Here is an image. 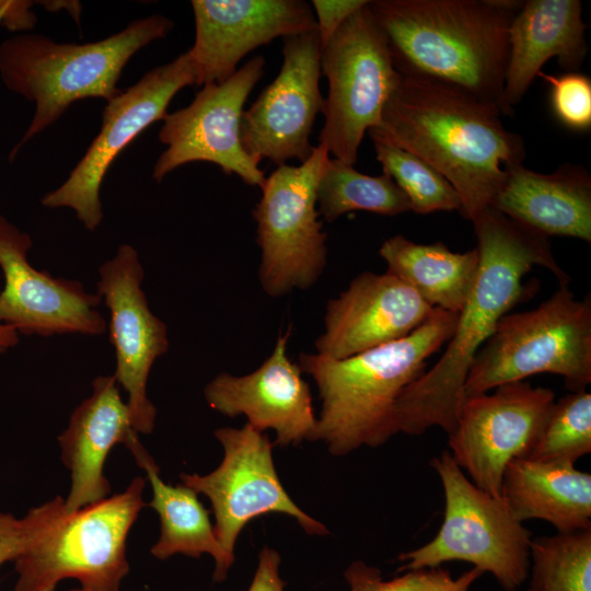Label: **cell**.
Returning <instances> with one entry per match:
<instances>
[{
  "instance_id": "obj_1",
  "label": "cell",
  "mask_w": 591,
  "mask_h": 591,
  "mask_svg": "<svg viewBox=\"0 0 591 591\" xmlns=\"http://www.w3.org/2000/svg\"><path fill=\"white\" fill-rule=\"evenodd\" d=\"M472 222L479 254L473 288L441 358L397 399L398 432L419 436L439 427L451 434L471 364L499 321L532 296L533 286L524 285L523 278L534 266L552 271L560 286L569 285L570 278L556 262L548 237L493 207L482 210Z\"/></svg>"
},
{
  "instance_id": "obj_2",
  "label": "cell",
  "mask_w": 591,
  "mask_h": 591,
  "mask_svg": "<svg viewBox=\"0 0 591 591\" xmlns=\"http://www.w3.org/2000/svg\"><path fill=\"white\" fill-rule=\"evenodd\" d=\"M501 115L459 86L399 72L378 128L444 176L460 197V213L472 221L491 206L507 169L525 158L523 139Z\"/></svg>"
},
{
  "instance_id": "obj_3",
  "label": "cell",
  "mask_w": 591,
  "mask_h": 591,
  "mask_svg": "<svg viewBox=\"0 0 591 591\" xmlns=\"http://www.w3.org/2000/svg\"><path fill=\"white\" fill-rule=\"evenodd\" d=\"M522 3L374 0L368 5L398 72L459 86L500 111L509 26Z\"/></svg>"
},
{
  "instance_id": "obj_4",
  "label": "cell",
  "mask_w": 591,
  "mask_h": 591,
  "mask_svg": "<svg viewBox=\"0 0 591 591\" xmlns=\"http://www.w3.org/2000/svg\"><path fill=\"white\" fill-rule=\"evenodd\" d=\"M456 320L457 313L434 308L407 336L358 355L333 359L300 354L298 364L314 379L322 402L314 440H322L333 455H346L396 434L397 399L425 372L427 359L450 340Z\"/></svg>"
},
{
  "instance_id": "obj_5",
  "label": "cell",
  "mask_w": 591,
  "mask_h": 591,
  "mask_svg": "<svg viewBox=\"0 0 591 591\" xmlns=\"http://www.w3.org/2000/svg\"><path fill=\"white\" fill-rule=\"evenodd\" d=\"M174 23L162 14L132 21L104 39L56 43L40 34L24 33L0 44V79L8 90L35 104L26 131L10 152L55 124L69 106L88 97L109 102L119 94L117 82L129 59L150 43L162 39Z\"/></svg>"
},
{
  "instance_id": "obj_6",
  "label": "cell",
  "mask_w": 591,
  "mask_h": 591,
  "mask_svg": "<svg viewBox=\"0 0 591 591\" xmlns=\"http://www.w3.org/2000/svg\"><path fill=\"white\" fill-rule=\"evenodd\" d=\"M561 375L570 392L591 383V299H575L568 286L536 309L508 313L476 354L465 396L538 374Z\"/></svg>"
},
{
  "instance_id": "obj_7",
  "label": "cell",
  "mask_w": 591,
  "mask_h": 591,
  "mask_svg": "<svg viewBox=\"0 0 591 591\" xmlns=\"http://www.w3.org/2000/svg\"><path fill=\"white\" fill-rule=\"evenodd\" d=\"M138 476L102 501L65 512L14 560V591H55L76 579L86 591H119L129 572L128 533L146 506Z\"/></svg>"
},
{
  "instance_id": "obj_8",
  "label": "cell",
  "mask_w": 591,
  "mask_h": 591,
  "mask_svg": "<svg viewBox=\"0 0 591 591\" xmlns=\"http://www.w3.org/2000/svg\"><path fill=\"white\" fill-rule=\"evenodd\" d=\"M430 464L443 488V521L431 541L399 554V571L466 561L491 573L505 591L519 590L529 578L531 532L501 497L474 485L449 451Z\"/></svg>"
},
{
  "instance_id": "obj_9",
  "label": "cell",
  "mask_w": 591,
  "mask_h": 591,
  "mask_svg": "<svg viewBox=\"0 0 591 591\" xmlns=\"http://www.w3.org/2000/svg\"><path fill=\"white\" fill-rule=\"evenodd\" d=\"M368 3L321 47V73L327 79L328 91L318 143L333 159L349 165L357 162L364 134L380 126L383 107L399 77Z\"/></svg>"
},
{
  "instance_id": "obj_10",
  "label": "cell",
  "mask_w": 591,
  "mask_h": 591,
  "mask_svg": "<svg viewBox=\"0 0 591 591\" xmlns=\"http://www.w3.org/2000/svg\"><path fill=\"white\" fill-rule=\"evenodd\" d=\"M329 159L318 143L304 162L279 165L260 187L252 215L260 248L258 278L269 297L309 289L325 268L327 234L318 220L316 189Z\"/></svg>"
},
{
  "instance_id": "obj_11",
  "label": "cell",
  "mask_w": 591,
  "mask_h": 591,
  "mask_svg": "<svg viewBox=\"0 0 591 591\" xmlns=\"http://www.w3.org/2000/svg\"><path fill=\"white\" fill-rule=\"evenodd\" d=\"M196 84L188 51L148 71L131 86L107 102L100 132L67 179L42 198L47 208H70L89 230L103 221L100 192L106 172L117 155L144 129L163 120L175 94Z\"/></svg>"
},
{
  "instance_id": "obj_12",
  "label": "cell",
  "mask_w": 591,
  "mask_h": 591,
  "mask_svg": "<svg viewBox=\"0 0 591 591\" xmlns=\"http://www.w3.org/2000/svg\"><path fill=\"white\" fill-rule=\"evenodd\" d=\"M264 68L265 59L255 56L223 82L202 85L188 106L165 115L159 139L166 149L152 172L157 182L184 164L209 162L247 185L263 186L265 173L245 152L240 125L244 104Z\"/></svg>"
},
{
  "instance_id": "obj_13",
  "label": "cell",
  "mask_w": 591,
  "mask_h": 591,
  "mask_svg": "<svg viewBox=\"0 0 591 591\" xmlns=\"http://www.w3.org/2000/svg\"><path fill=\"white\" fill-rule=\"evenodd\" d=\"M224 455L207 475L181 474L183 485L204 494L215 513V531L222 548L232 557L241 531L269 512L290 515L308 533L326 535L327 529L302 511L290 498L277 475L273 447L267 436L248 422L242 428L215 431Z\"/></svg>"
},
{
  "instance_id": "obj_14",
  "label": "cell",
  "mask_w": 591,
  "mask_h": 591,
  "mask_svg": "<svg viewBox=\"0 0 591 591\" xmlns=\"http://www.w3.org/2000/svg\"><path fill=\"white\" fill-rule=\"evenodd\" d=\"M494 390L463 398L455 428L448 437L449 452L472 483L500 497L508 464L530 453L555 403V393L524 381Z\"/></svg>"
},
{
  "instance_id": "obj_15",
  "label": "cell",
  "mask_w": 591,
  "mask_h": 591,
  "mask_svg": "<svg viewBox=\"0 0 591 591\" xmlns=\"http://www.w3.org/2000/svg\"><path fill=\"white\" fill-rule=\"evenodd\" d=\"M282 65L277 77L244 111L240 136L245 152L257 163L304 162L315 118L322 113L321 43L317 30L282 38Z\"/></svg>"
},
{
  "instance_id": "obj_16",
  "label": "cell",
  "mask_w": 591,
  "mask_h": 591,
  "mask_svg": "<svg viewBox=\"0 0 591 591\" xmlns=\"http://www.w3.org/2000/svg\"><path fill=\"white\" fill-rule=\"evenodd\" d=\"M143 278L137 250L121 244L100 266L96 293L109 311V341L116 358L113 375L128 394L136 431L151 433L157 408L147 395V383L155 360L169 349V337L165 323L149 308Z\"/></svg>"
},
{
  "instance_id": "obj_17",
  "label": "cell",
  "mask_w": 591,
  "mask_h": 591,
  "mask_svg": "<svg viewBox=\"0 0 591 591\" xmlns=\"http://www.w3.org/2000/svg\"><path fill=\"white\" fill-rule=\"evenodd\" d=\"M33 245L25 231L0 215V324L19 335L50 337L61 334H104L107 323L91 293L73 279L36 269L27 254Z\"/></svg>"
},
{
  "instance_id": "obj_18",
  "label": "cell",
  "mask_w": 591,
  "mask_h": 591,
  "mask_svg": "<svg viewBox=\"0 0 591 591\" xmlns=\"http://www.w3.org/2000/svg\"><path fill=\"white\" fill-rule=\"evenodd\" d=\"M192 8L195 42L187 51L196 85L223 82L252 50L316 28L303 0H193Z\"/></svg>"
},
{
  "instance_id": "obj_19",
  "label": "cell",
  "mask_w": 591,
  "mask_h": 591,
  "mask_svg": "<svg viewBox=\"0 0 591 591\" xmlns=\"http://www.w3.org/2000/svg\"><path fill=\"white\" fill-rule=\"evenodd\" d=\"M290 334L288 328L278 336L273 352L255 371L241 376L220 373L204 392L210 408L228 417L244 415L262 432L273 429L274 444L280 447L314 440L317 424L310 386L288 357Z\"/></svg>"
},
{
  "instance_id": "obj_20",
  "label": "cell",
  "mask_w": 591,
  "mask_h": 591,
  "mask_svg": "<svg viewBox=\"0 0 591 591\" xmlns=\"http://www.w3.org/2000/svg\"><path fill=\"white\" fill-rule=\"evenodd\" d=\"M434 311L418 292L391 274L364 271L328 301L316 354L345 359L401 339Z\"/></svg>"
},
{
  "instance_id": "obj_21",
  "label": "cell",
  "mask_w": 591,
  "mask_h": 591,
  "mask_svg": "<svg viewBox=\"0 0 591 591\" xmlns=\"http://www.w3.org/2000/svg\"><path fill=\"white\" fill-rule=\"evenodd\" d=\"M58 441L62 462L71 473L66 512L107 498L111 493L104 475L107 455L118 443L129 450L140 443L129 407L113 374L94 379L92 394L74 408Z\"/></svg>"
},
{
  "instance_id": "obj_22",
  "label": "cell",
  "mask_w": 591,
  "mask_h": 591,
  "mask_svg": "<svg viewBox=\"0 0 591 591\" xmlns=\"http://www.w3.org/2000/svg\"><path fill=\"white\" fill-rule=\"evenodd\" d=\"M586 30L579 0L523 2L509 26L501 114H512L548 59L557 58L567 72L578 71L588 53Z\"/></svg>"
},
{
  "instance_id": "obj_23",
  "label": "cell",
  "mask_w": 591,
  "mask_h": 591,
  "mask_svg": "<svg viewBox=\"0 0 591 591\" xmlns=\"http://www.w3.org/2000/svg\"><path fill=\"white\" fill-rule=\"evenodd\" d=\"M490 207L545 237L591 242V177L582 165L565 163L549 174L510 166Z\"/></svg>"
},
{
  "instance_id": "obj_24",
  "label": "cell",
  "mask_w": 591,
  "mask_h": 591,
  "mask_svg": "<svg viewBox=\"0 0 591 591\" xmlns=\"http://www.w3.org/2000/svg\"><path fill=\"white\" fill-rule=\"evenodd\" d=\"M500 497L522 523L544 520L557 533L591 528V474L575 464L514 459L503 473Z\"/></svg>"
},
{
  "instance_id": "obj_25",
  "label": "cell",
  "mask_w": 591,
  "mask_h": 591,
  "mask_svg": "<svg viewBox=\"0 0 591 591\" xmlns=\"http://www.w3.org/2000/svg\"><path fill=\"white\" fill-rule=\"evenodd\" d=\"M130 452L147 474L152 488L149 506L160 518V537L151 547V554L161 560L175 554L195 558L209 554L215 559L213 581L225 580L235 557L222 548L209 511L198 499L197 493L185 485L164 483L158 465L142 444Z\"/></svg>"
},
{
  "instance_id": "obj_26",
  "label": "cell",
  "mask_w": 591,
  "mask_h": 591,
  "mask_svg": "<svg viewBox=\"0 0 591 591\" xmlns=\"http://www.w3.org/2000/svg\"><path fill=\"white\" fill-rule=\"evenodd\" d=\"M379 255L387 265L386 273L413 287L429 305L457 314L479 265L476 247L459 253L442 242L418 244L402 234L386 239Z\"/></svg>"
},
{
  "instance_id": "obj_27",
  "label": "cell",
  "mask_w": 591,
  "mask_h": 591,
  "mask_svg": "<svg viewBox=\"0 0 591 591\" xmlns=\"http://www.w3.org/2000/svg\"><path fill=\"white\" fill-rule=\"evenodd\" d=\"M316 205L318 215L327 222L354 210L389 217L410 211L406 195L389 175H366L332 158L317 185Z\"/></svg>"
},
{
  "instance_id": "obj_28",
  "label": "cell",
  "mask_w": 591,
  "mask_h": 591,
  "mask_svg": "<svg viewBox=\"0 0 591 591\" xmlns=\"http://www.w3.org/2000/svg\"><path fill=\"white\" fill-rule=\"evenodd\" d=\"M376 160L406 195L410 210L427 215L461 209L453 186L437 170L416 154L389 140L378 127L368 130Z\"/></svg>"
},
{
  "instance_id": "obj_29",
  "label": "cell",
  "mask_w": 591,
  "mask_h": 591,
  "mask_svg": "<svg viewBox=\"0 0 591 591\" xmlns=\"http://www.w3.org/2000/svg\"><path fill=\"white\" fill-rule=\"evenodd\" d=\"M529 578L528 591H591V528L532 540Z\"/></svg>"
},
{
  "instance_id": "obj_30",
  "label": "cell",
  "mask_w": 591,
  "mask_h": 591,
  "mask_svg": "<svg viewBox=\"0 0 591 591\" xmlns=\"http://www.w3.org/2000/svg\"><path fill=\"white\" fill-rule=\"evenodd\" d=\"M591 453V393L570 392L555 401L526 459L575 464Z\"/></svg>"
},
{
  "instance_id": "obj_31",
  "label": "cell",
  "mask_w": 591,
  "mask_h": 591,
  "mask_svg": "<svg viewBox=\"0 0 591 591\" xmlns=\"http://www.w3.org/2000/svg\"><path fill=\"white\" fill-rule=\"evenodd\" d=\"M484 572L475 567L453 577L441 567L407 570L392 579H383L381 570L362 560L352 561L344 577L349 591H470Z\"/></svg>"
},
{
  "instance_id": "obj_32",
  "label": "cell",
  "mask_w": 591,
  "mask_h": 591,
  "mask_svg": "<svg viewBox=\"0 0 591 591\" xmlns=\"http://www.w3.org/2000/svg\"><path fill=\"white\" fill-rule=\"evenodd\" d=\"M65 511V499L60 496L34 507L22 518L0 511V566L13 561L53 525Z\"/></svg>"
},
{
  "instance_id": "obj_33",
  "label": "cell",
  "mask_w": 591,
  "mask_h": 591,
  "mask_svg": "<svg viewBox=\"0 0 591 591\" xmlns=\"http://www.w3.org/2000/svg\"><path fill=\"white\" fill-rule=\"evenodd\" d=\"M537 77L551 85V105L554 115L565 127L576 131L591 128V80L578 71L560 76L540 72Z\"/></svg>"
},
{
  "instance_id": "obj_34",
  "label": "cell",
  "mask_w": 591,
  "mask_h": 591,
  "mask_svg": "<svg viewBox=\"0 0 591 591\" xmlns=\"http://www.w3.org/2000/svg\"><path fill=\"white\" fill-rule=\"evenodd\" d=\"M367 3V0H313L311 7L314 9L321 47L350 15Z\"/></svg>"
},
{
  "instance_id": "obj_35",
  "label": "cell",
  "mask_w": 591,
  "mask_h": 591,
  "mask_svg": "<svg viewBox=\"0 0 591 591\" xmlns=\"http://www.w3.org/2000/svg\"><path fill=\"white\" fill-rule=\"evenodd\" d=\"M280 556L269 547H264L247 591H285V581L280 577Z\"/></svg>"
},
{
  "instance_id": "obj_36",
  "label": "cell",
  "mask_w": 591,
  "mask_h": 591,
  "mask_svg": "<svg viewBox=\"0 0 591 591\" xmlns=\"http://www.w3.org/2000/svg\"><path fill=\"white\" fill-rule=\"evenodd\" d=\"M33 5L32 1L0 0V25L13 32L34 28L37 18Z\"/></svg>"
},
{
  "instance_id": "obj_37",
  "label": "cell",
  "mask_w": 591,
  "mask_h": 591,
  "mask_svg": "<svg viewBox=\"0 0 591 591\" xmlns=\"http://www.w3.org/2000/svg\"><path fill=\"white\" fill-rule=\"evenodd\" d=\"M19 341L20 335L14 328L0 324V355L14 348L19 344Z\"/></svg>"
},
{
  "instance_id": "obj_38",
  "label": "cell",
  "mask_w": 591,
  "mask_h": 591,
  "mask_svg": "<svg viewBox=\"0 0 591 591\" xmlns=\"http://www.w3.org/2000/svg\"><path fill=\"white\" fill-rule=\"evenodd\" d=\"M69 591H86V590H84V589H82V588H74V589H71V590H69Z\"/></svg>"
},
{
  "instance_id": "obj_39",
  "label": "cell",
  "mask_w": 591,
  "mask_h": 591,
  "mask_svg": "<svg viewBox=\"0 0 591 591\" xmlns=\"http://www.w3.org/2000/svg\"><path fill=\"white\" fill-rule=\"evenodd\" d=\"M517 591H519V590H517ZM526 591H528V590H526Z\"/></svg>"
}]
</instances>
